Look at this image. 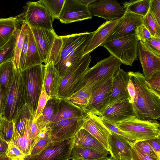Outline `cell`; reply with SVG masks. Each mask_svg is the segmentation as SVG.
<instances>
[{
  "label": "cell",
  "instance_id": "d590c367",
  "mask_svg": "<svg viewBox=\"0 0 160 160\" xmlns=\"http://www.w3.org/2000/svg\"><path fill=\"white\" fill-rule=\"evenodd\" d=\"M20 28L10 40L0 48V65L14 59L17 38Z\"/></svg>",
  "mask_w": 160,
  "mask_h": 160
},
{
  "label": "cell",
  "instance_id": "603a6c76",
  "mask_svg": "<svg viewBox=\"0 0 160 160\" xmlns=\"http://www.w3.org/2000/svg\"><path fill=\"white\" fill-rule=\"evenodd\" d=\"M22 22L21 13L15 17L0 18V48L5 44L21 28Z\"/></svg>",
  "mask_w": 160,
  "mask_h": 160
},
{
  "label": "cell",
  "instance_id": "e575fe53",
  "mask_svg": "<svg viewBox=\"0 0 160 160\" xmlns=\"http://www.w3.org/2000/svg\"><path fill=\"white\" fill-rule=\"evenodd\" d=\"M151 0H130L123 4L124 10L144 17L149 9Z\"/></svg>",
  "mask_w": 160,
  "mask_h": 160
},
{
  "label": "cell",
  "instance_id": "484cf974",
  "mask_svg": "<svg viewBox=\"0 0 160 160\" xmlns=\"http://www.w3.org/2000/svg\"><path fill=\"white\" fill-rule=\"evenodd\" d=\"M73 142L75 145L92 149L108 155L110 154L100 142L82 128L74 137Z\"/></svg>",
  "mask_w": 160,
  "mask_h": 160
},
{
  "label": "cell",
  "instance_id": "11a10c76",
  "mask_svg": "<svg viewBox=\"0 0 160 160\" xmlns=\"http://www.w3.org/2000/svg\"><path fill=\"white\" fill-rule=\"evenodd\" d=\"M9 146V143L0 138V155H6Z\"/></svg>",
  "mask_w": 160,
  "mask_h": 160
},
{
  "label": "cell",
  "instance_id": "d6a6232c",
  "mask_svg": "<svg viewBox=\"0 0 160 160\" xmlns=\"http://www.w3.org/2000/svg\"><path fill=\"white\" fill-rule=\"evenodd\" d=\"M34 116L26 103L12 120L14 126L18 134L22 136L24 133L28 121Z\"/></svg>",
  "mask_w": 160,
  "mask_h": 160
},
{
  "label": "cell",
  "instance_id": "6f0895ef",
  "mask_svg": "<svg viewBox=\"0 0 160 160\" xmlns=\"http://www.w3.org/2000/svg\"><path fill=\"white\" fill-rule=\"evenodd\" d=\"M79 1L82 3L88 6L89 5L96 1V0H79Z\"/></svg>",
  "mask_w": 160,
  "mask_h": 160
},
{
  "label": "cell",
  "instance_id": "277c9868",
  "mask_svg": "<svg viewBox=\"0 0 160 160\" xmlns=\"http://www.w3.org/2000/svg\"><path fill=\"white\" fill-rule=\"evenodd\" d=\"M139 41L136 33L112 40L106 41L101 46L106 48L111 54L123 64L132 66L138 60Z\"/></svg>",
  "mask_w": 160,
  "mask_h": 160
},
{
  "label": "cell",
  "instance_id": "2e32d148",
  "mask_svg": "<svg viewBox=\"0 0 160 160\" xmlns=\"http://www.w3.org/2000/svg\"><path fill=\"white\" fill-rule=\"evenodd\" d=\"M82 128L98 139L109 152L108 138L111 131L104 124L100 117L91 112L86 113Z\"/></svg>",
  "mask_w": 160,
  "mask_h": 160
},
{
  "label": "cell",
  "instance_id": "4dcf8cb0",
  "mask_svg": "<svg viewBox=\"0 0 160 160\" xmlns=\"http://www.w3.org/2000/svg\"><path fill=\"white\" fill-rule=\"evenodd\" d=\"M59 100L58 97H53L48 101L41 114L36 121L41 130L48 126L55 114Z\"/></svg>",
  "mask_w": 160,
  "mask_h": 160
},
{
  "label": "cell",
  "instance_id": "ab89813d",
  "mask_svg": "<svg viewBox=\"0 0 160 160\" xmlns=\"http://www.w3.org/2000/svg\"><path fill=\"white\" fill-rule=\"evenodd\" d=\"M40 1L54 19H59L65 0H41Z\"/></svg>",
  "mask_w": 160,
  "mask_h": 160
},
{
  "label": "cell",
  "instance_id": "bcb514c9",
  "mask_svg": "<svg viewBox=\"0 0 160 160\" xmlns=\"http://www.w3.org/2000/svg\"><path fill=\"white\" fill-rule=\"evenodd\" d=\"M130 144L131 147L132 160H160L157 158L144 153L138 148L134 143L130 142Z\"/></svg>",
  "mask_w": 160,
  "mask_h": 160
},
{
  "label": "cell",
  "instance_id": "8992f818",
  "mask_svg": "<svg viewBox=\"0 0 160 160\" xmlns=\"http://www.w3.org/2000/svg\"><path fill=\"white\" fill-rule=\"evenodd\" d=\"M114 124L121 130L133 136L135 142L160 138V124L155 120H143L136 118Z\"/></svg>",
  "mask_w": 160,
  "mask_h": 160
},
{
  "label": "cell",
  "instance_id": "9f6ffc18",
  "mask_svg": "<svg viewBox=\"0 0 160 160\" xmlns=\"http://www.w3.org/2000/svg\"><path fill=\"white\" fill-rule=\"evenodd\" d=\"M5 102L2 91L0 84V115L2 117L3 115Z\"/></svg>",
  "mask_w": 160,
  "mask_h": 160
},
{
  "label": "cell",
  "instance_id": "f907efd6",
  "mask_svg": "<svg viewBox=\"0 0 160 160\" xmlns=\"http://www.w3.org/2000/svg\"><path fill=\"white\" fill-rule=\"evenodd\" d=\"M142 43L152 51L160 55V38L152 37L150 40Z\"/></svg>",
  "mask_w": 160,
  "mask_h": 160
},
{
  "label": "cell",
  "instance_id": "ffe728a7",
  "mask_svg": "<svg viewBox=\"0 0 160 160\" xmlns=\"http://www.w3.org/2000/svg\"><path fill=\"white\" fill-rule=\"evenodd\" d=\"M122 17L117 19L106 21L101 25L95 31L84 50L83 56L90 53L105 42L112 34L121 20Z\"/></svg>",
  "mask_w": 160,
  "mask_h": 160
},
{
  "label": "cell",
  "instance_id": "cb8c5ba5",
  "mask_svg": "<svg viewBox=\"0 0 160 160\" xmlns=\"http://www.w3.org/2000/svg\"><path fill=\"white\" fill-rule=\"evenodd\" d=\"M85 113L83 110L68 99L60 98L57 111L50 124L63 119L82 117Z\"/></svg>",
  "mask_w": 160,
  "mask_h": 160
},
{
  "label": "cell",
  "instance_id": "1f68e13d",
  "mask_svg": "<svg viewBox=\"0 0 160 160\" xmlns=\"http://www.w3.org/2000/svg\"><path fill=\"white\" fill-rule=\"evenodd\" d=\"M92 87L91 85L86 84L81 87L67 99L85 111L89 102Z\"/></svg>",
  "mask_w": 160,
  "mask_h": 160
},
{
  "label": "cell",
  "instance_id": "3957f363",
  "mask_svg": "<svg viewBox=\"0 0 160 160\" xmlns=\"http://www.w3.org/2000/svg\"><path fill=\"white\" fill-rule=\"evenodd\" d=\"M46 66L38 65L20 71L26 103L34 116L43 84Z\"/></svg>",
  "mask_w": 160,
  "mask_h": 160
},
{
  "label": "cell",
  "instance_id": "83f0119b",
  "mask_svg": "<svg viewBox=\"0 0 160 160\" xmlns=\"http://www.w3.org/2000/svg\"><path fill=\"white\" fill-rule=\"evenodd\" d=\"M16 70L14 59L0 65V84L5 103L8 93L14 79Z\"/></svg>",
  "mask_w": 160,
  "mask_h": 160
},
{
  "label": "cell",
  "instance_id": "f5cc1de1",
  "mask_svg": "<svg viewBox=\"0 0 160 160\" xmlns=\"http://www.w3.org/2000/svg\"><path fill=\"white\" fill-rule=\"evenodd\" d=\"M33 117L34 116H32L30 120V127L32 136L34 143L39 136L41 129L36 122L33 120Z\"/></svg>",
  "mask_w": 160,
  "mask_h": 160
},
{
  "label": "cell",
  "instance_id": "7c38bea8",
  "mask_svg": "<svg viewBox=\"0 0 160 160\" xmlns=\"http://www.w3.org/2000/svg\"><path fill=\"white\" fill-rule=\"evenodd\" d=\"M112 78L93 86L86 113L91 112L101 117L106 109L110 98Z\"/></svg>",
  "mask_w": 160,
  "mask_h": 160
},
{
  "label": "cell",
  "instance_id": "5bb4252c",
  "mask_svg": "<svg viewBox=\"0 0 160 160\" xmlns=\"http://www.w3.org/2000/svg\"><path fill=\"white\" fill-rule=\"evenodd\" d=\"M88 7L92 16L99 17L106 21L119 18L125 12L123 6L115 0H96Z\"/></svg>",
  "mask_w": 160,
  "mask_h": 160
},
{
  "label": "cell",
  "instance_id": "ac0fdd59",
  "mask_svg": "<svg viewBox=\"0 0 160 160\" xmlns=\"http://www.w3.org/2000/svg\"><path fill=\"white\" fill-rule=\"evenodd\" d=\"M138 56L146 80L160 70V55L152 51L140 41L138 44Z\"/></svg>",
  "mask_w": 160,
  "mask_h": 160
},
{
  "label": "cell",
  "instance_id": "6da1fadb",
  "mask_svg": "<svg viewBox=\"0 0 160 160\" xmlns=\"http://www.w3.org/2000/svg\"><path fill=\"white\" fill-rule=\"evenodd\" d=\"M128 91L136 118L154 120L160 117V96L149 87L143 74L139 72H128Z\"/></svg>",
  "mask_w": 160,
  "mask_h": 160
},
{
  "label": "cell",
  "instance_id": "681fc988",
  "mask_svg": "<svg viewBox=\"0 0 160 160\" xmlns=\"http://www.w3.org/2000/svg\"><path fill=\"white\" fill-rule=\"evenodd\" d=\"M134 144L138 148L144 153L157 158L152 148L146 140L137 142Z\"/></svg>",
  "mask_w": 160,
  "mask_h": 160
},
{
  "label": "cell",
  "instance_id": "7dc6e473",
  "mask_svg": "<svg viewBox=\"0 0 160 160\" xmlns=\"http://www.w3.org/2000/svg\"><path fill=\"white\" fill-rule=\"evenodd\" d=\"M135 32L139 41L142 43L150 40L152 37L149 32L142 24L137 28Z\"/></svg>",
  "mask_w": 160,
  "mask_h": 160
},
{
  "label": "cell",
  "instance_id": "94428289",
  "mask_svg": "<svg viewBox=\"0 0 160 160\" xmlns=\"http://www.w3.org/2000/svg\"></svg>",
  "mask_w": 160,
  "mask_h": 160
},
{
  "label": "cell",
  "instance_id": "f6af8a7d",
  "mask_svg": "<svg viewBox=\"0 0 160 160\" xmlns=\"http://www.w3.org/2000/svg\"><path fill=\"white\" fill-rule=\"evenodd\" d=\"M146 81L150 89L160 96V70L155 72L149 79L146 80Z\"/></svg>",
  "mask_w": 160,
  "mask_h": 160
},
{
  "label": "cell",
  "instance_id": "5b68a950",
  "mask_svg": "<svg viewBox=\"0 0 160 160\" xmlns=\"http://www.w3.org/2000/svg\"><path fill=\"white\" fill-rule=\"evenodd\" d=\"M89 53L82 57L61 80L58 97L68 99L82 85L91 60Z\"/></svg>",
  "mask_w": 160,
  "mask_h": 160
},
{
  "label": "cell",
  "instance_id": "30bf717a",
  "mask_svg": "<svg viewBox=\"0 0 160 160\" xmlns=\"http://www.w3.org/2000/svg\"><path fill=\"white\" fill-rule=\"evenodd\" d=\"M73 145V138L52 142L39 153L26 155L23 160H69Z\"/></svg>",
  "mask_w": 160,
  "mask_h": 160
},
{
  "label": "cell",
  "instance_id": "ba28073f",
  "mask_svg": "<svg viewBox=\"0 0 160 160\" xmlns=\"http://www.w3.org/2000/svg\"><path fill=\"white\" fill-rule=\"evenodd\" d=\"M26 103L22 79L19 68H16L12 84L7 96L2 117L12 121Z\"/></svg>",
  "mask_w": 160,
  "mask_h": 160
},
{
  "label": "cell",
  "instance_id": "74e56055",
  "mask_svg": "<svg viewBox=\"0 0 160 160\" xmlns=\"http://www.w3.org/2000/svg\"><path fill=\"white\" fill-rule=\"evenodd\" d=\"M63 44V36L57 35L55 38L46 65L53 63L55 66L59 62L60 59Z\"/></svg>",
  "mask_w": 160,
  "mask_h": 160
},
{
  "label": "cell",
  "instance_id": "e0dca14e",
  "mask_svg": "<svg viewBox=\"0 0 160 160\" xmlns=\"http://www.w3.org/2000/svg\"><path fill=\"white\" fill-rule=\"evenodd\" d=\"M125 11L121 20L106 41L134 34L137 28L142 24L144 17Z\"/></svg>",
  "mask_w": 160,
  "mask_h": 160
},
{
  "label": "cell",
  "instance_id": "7402d4cb",
  "mask_svg": "<svg viewBox=\"0 0 160 160\" xmlns=\"http://www.w3.org/2000/svg\"><path fill=\"white\" fill-rule=\"evenodd\" d=\"M30 28L43 62L46 65L55 38L57 35L54 30L41 28Z\"/></svg>",
  "mask_w": 160,
  "mask_h": 160
},
{
  "label": "cell",
  "instance_id": "4fadbf2b",
  "mask_svg": "<svg viewBox=\"0 0 160 160\" xmlns=\"http://www.w3.org/2000/svg\"><path fill=\"white\" fill-rule=\"evenodd\" d=\"M101 119L114 123L136 118L132 103L129 98L121 99L108 107L100 117Z\"/></svg>",
  "mask_w": 160,
  "mask_h": 160
},
{
  "label": "cell",
  "instance_id": "91938a15",
  "mask_svg": "<svg viewBox=\"0 0 160 160\" xmlns=\"http://www.w3.org/2000/svg\"><path fill=\"white\" fill-rule=\"evenodd\" d=\"M2 117L0 115V123L2 118Z\"/></svg>",
  "mask_w": 160,
  "mask_h": 160
},
{
  "label": "cell",
  "instance_id": "4316f807",
  "mask_svg": "<svg viewBox=\"0 0 160 160\" xmlns=\"http://www.w3.org/2000/svg\"><path fill=\"white\" fill-rule=\"evenodd\" d=\"M108 154L96 150L74 144L69 159L72 160H109Z\"/></svg>",
  "mask_w": 160,
  "mask_h": 160
},
{
  "label": "cell",
  "instance_id": "f35d334b",
  "mask_svg": "<svg viewBox=\"0 0 160 160\" xmlns=\"http://www.w3.org/2000/svg\"><path fill=\"white\" fill-rule=\"evenodd\" d=\"M14 128L12 121L2 117L0 123V138L9 143L12 140Z\"/></svg>",
  "mask_w": 160,
  "mask_h": 160
},
{
  "label": "cell",
  "instance_id": "836d02e7",
  "mask_svg": "<svg viewBox=\"0 0 160 160\" xmlns=\"http://www.w3.org/2000/svg\"><path fill=\"white\" fill-rule=\"evenodd\" d=\"M52 142L50 128L49 127H46L41 130L39 136L34 143L29 155H34L39 153Z\"/></svg>",
  "mask_w": 160,
  "mask_h": 160
},
{
  "label": "cell",
  "instance_id": "f546056e",
  "mask_svg": "<svg viewBox=\"0 0 160 160\" xmlns=\"http://www.w3.org/2000/svg\"><path fill=\"white\" fill-rule=\"evenodd\" d=\"M30 120L27 123L24 133L20 136L14 126L13 136L11 141L25 155L29 154L34 141L32 137L30 127Z\"/></svg>",
  "mask_w": 160,
  "mask_h": 160
},
{
  "label": "cell",
  "instance_id": "680465c9",
  "mask_svg": "<svg viewBox=\"0 0 160 160\" xmlns=\"http://www.w3.org/2000/svg\"><path fill=\"white\" fill-rule=\"evenodd\" d=\"M0 160H12L6 156V155H0Z\"/></svg>",
  "mask_w": 160,
  "mask_h": 160
},
{
  "label": "cell",
  "instance_id": "52a82bcc",
  "mask_svg": "<svg viewBox=\"0 0 160 160\" xmlns=\"http://www.w3.org/2000/svg\"><path fill=\"white\" fill-rule=\"evenodd\" d=\"M122 64L119 60L112 55L101 60L88 68L81 87L86 84L93 87L112 78L120 69Z\"/></svg>",
  "mask_w": 160,
  "mask_h": 160
},
{
  "label": "cell",
  "instance_id": "f1b7e54d",
  "mask_svg": "<svg viewBox=\"0 0 160 160\" xmlns=\"http://www.w3.org/2000/svg\"><path fill=\"white\" fill-rule=\"evenodd\" d=\"M28 36V47L24 70L42 64L43 62L32 31L29 26Z\"/></svg>",
  "mask_w": 160,
  "mask_h": 160
},
{
  "label": "cell",
  "instance_id": "44dd1931",
  "mask_svg": "<svg viewBox=\"0 0 160 160\" xmlns=\"http://www.w3.org/2000/svg\"><path fill=\"white\" fill-rule=\"evenodd\" d=\"M129 79L128 72L120 68L117 71L112 78L110 97L106 109L121 99L129 98L128 89Z\"/></svg>",
  "mask_w": 160,
  "mask_h": 160
},
{
  "label": "cell",
  "instance_id": "b9f144b4",
  "mask_svg": "<svg viewBox=\"0 0 160 160\" xmlns=\"http://www.w3.org/2000/svg\"><path fill=\"white\" fill-rule=\"evenodd\" d=\"M101 119L104 124L111 132L122 137L131 143L134 144L136 142L135 138L133 136L121 130L114 123L104 119Z\"/></svg>",
  "mask_w": 160,
  "mask_h": 160
},
{
  "label": "cell",
  "instance_id": "d6986e66",
  "mask_svg": "<svg viewBox=\"0 0 160 160\" xmlns=\"http://www.w3.org/2000/svg\"><path fill=\"white\" fill-rule=\"evenodd\" d=\"M108 142L110 160H132L130 142L124 138L111 132Z\"/></svg>",
  "mask_w": 160,
  "mask_h": 160
},
{
  "label": "cell",
  "instance_id": "7a4b0ae2",
  "mask_svg": "<svg viewBox=\"0 0 160 160\" xmlns=\"http://www.w3.org/2000/svg\"><path fill=\"white\" fill-rule=\"evenodd\" d=\"M92 32L62 36L63 44L60 59L55 67L62 78L82 57Z\"/></svg>",
  "mask_w": 160,
  "mask_h": 160
},
{
  "label": "cell",
  "instance_id": "d4e9b609",
  "mask_svg": "<svg viewBox=\"0 0 160 160\" xmlns=\"http://www.w3.org/2000/svg\"><path fill=\"white\" fill-rule=\"evenodd\" d=\"M46 66L43 84L46 92L50 97H58L62 78L53 63Z\"/></svg>",
  "mask_w": 160,
  "mask_h": 160
},
{
  "label": "cell",
  "instance_id": "8d00e7d4",
  "mask_svg": "<svg viewBox=\"0 0 160 160\" xmlns=\"http://www.w3.org/2000/svg\"><path fill=\"white\" fill-rule=\"evenodd\" d=\"M29 26L22 20L17 38L15 49L14 62L16 68H19L20 54L23 46L26 37L28 33Z\"/></svg>",
  "mask_w": 160,
  "mask_h": 160
},
{
  "label": "cell",
  "instance_id": "816d5d0a",
  "mask_svg": "<svg viewBox=\"0 0 160 160\" xmlns=\"http://www.w3.org/2000/svg\"><path fill=\"white\" fill-rule=\"evenodd\" d=\"M28 43V34L26 36L24 43L21 51L19 60V68L20 71L24 70L26 58Z\"/></svg>",
  "mask_w": 160,
  "mask_h": 160
},
{
  "label": "cell",
  "instance_id": "ee69618b",
  "mask_svg": "<svg viewBox=\"0 0 160 160\" xmlns=\"http://www.w3.org/2000/svg\"><path fill=\"white\" fill-rule=\"evenodd\" d=\"M6 155L12 160H23L26 156L12 141L9 143Z\"/></svg>",
  "mask_w": 160,
  "mask_h": 160
},
{
  "label": "cell",
  "instance_id": "db71d44e",
  "mask_svg": "<svg viewBox=\"0 0 160 160\" xmlns=\"http://www.w3.org/2000/svg\"><path fill=\"white\" fill-rule=\"evenodd\" d=\"M151 146L158 159H160V139L155 138L146 140Z\"/></svg>",
  "mask_w": 160,
  "mask_h": 160
},
{
  "label": "cell",
  "instance_id": "c3c4849f",
  "mask_svg": "<svg viewBox=\"0 0 160 160\" xmlns=\"http://www.w3.org/2000/svg\"><path fill=\"white\" fill-rule=\"evenodd\" d=\"M149 10L160 26V0H151Z\"/></svg>",
  "mask_w": 160,
  "mask_h": 160
},
{
  "label": "cell",
  "instance_id": "9a60e30c",
  "mask_svg": "<svg viewBox=\"0 0 160 160\" xmlns=\"http://www.w3.org/2000/svg\"><path fill=\"white\" fill-rule=\"evenodd\" d=\"M88 6L79 0H65L58 19L68 24L92 18Z\"/></svg>",
  "mask_w": 160,
  "mask_h": 160
},
{
  "label": "cell",
  "instance_id": "8fae6325",
  "mask_svg": "<svg viewBox=\"0 0 160 160\" xmlns=\"http://www.w3.org/2000/svg\"><path fill=\"white\" fill-rule=\"evenodd\" d=\"M84 116L63 119L50 124L48 127L52 141H60L73 138L82 128Z\"/></svg>",
  "mask_w": 160,
  "mask_h": 160
},
{
  "label": "cell",
  "instance_id": "7bdbcfd3",
  "mask_svg": "<svg viewBox=\"0 0 160 160\" xmlns=\"http://www.w3.org/2000/svg\"><path fill=\"white\" fill-rule=\"evenodd\" d=\"M51 97L48 95L43 84L41 92L39 98L33 120L36 121L41 114L48 101Z\"/></svg>",
  "mask_w": 160,
  "mask_h": 160
},
{
  "label": "cell",
  "instance_id": "60d3db41",
  "mask_svg": "<svg viewBox=\"0 0 160 160\" xmlns=\"http://www.w3.org/2000/svg\"><path fill=\"white\" fill-rule=\"evenodd\" d=\"M142 24L148 30L152 37L160 38V26L158 25L149 10L143 18Z\"/></svg>",
  "mask_w": 160,
  "mask_h": 160
},
{
  "label": "cell",
  "instance_id": "9c48e42d",
  "mask_svg": "<svg viewBox=\"0 0 160 160\" xmlns=\"http://www.w3.org/2000/svg\"><path fill=\"white\" fill-rule=\"evenodd\" d=\"M22 14L23 21L30 28L54 30L52 22L55 19L40 0L28 2Z\"/></svg>",
  "mask_w": 160,
  "mask_h": 160
}]
</instances>
